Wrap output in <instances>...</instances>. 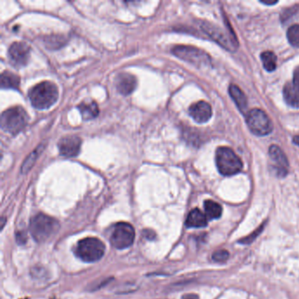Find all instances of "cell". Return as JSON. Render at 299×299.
Returning <instances> with one entry per match:
<instances>
[{"label":"cell","instance_id":"cell-1","mask_svg":"<svg viewBox=\"0 0 299 299\" xmlns=\"http://www.w3.org/2000/svg\"><path fill=\"white\" fill-rule=\"evenodd\" d=\"M58 96L57 85L49 81L42 82L34 86L29 93L32 106L38 110L49 109L57 102Z\"/></svg>","mask_w":299,"mask_h":299},{"label":"cell","instance_id":"cell-2","mask_svg":"<svg viewBox=\"0 0 299 299\" xmlns=\"http://www.w3.org/2000/svg\"><path fill=\"white\" fill-rule=\"evenodd\" d=\"M216 165L223 176H233L241 171L243 163L232 149L220 147L216 151Z\"/></svg>","mask_w":299,"mask_h":299},{"label":"cell","instance_id":"cell-3","mask_svg":"<svg viewBox=\"0 0 299 299\" xmlns=\"http://www.w3.org/2000/svg\"><path fill=\"white\" fill-rule=\"evenodd\" d=\"M30 232L38 242H44L59 228L57 219L46 214L36 215L30 222Z\"/></svg>","mask_w":299,"mask_h":299},{"label":"cell","instance_id":"cell-4","mask_svg":"<svg viewBox=\"0 0 299 299\" xmlns=\"http://www.w3.org/2000/svg\"><path fill=\"white\" fill-rule=\"evenodd\" d=\"M29 122V115L21 106L6 110L1 115V127L9 134H18Z\"/></svg>","mask_w":299,"mask_h":299},{"label":"cell","instance_id":"cell-5","mask_svg":"<svg viewBox=\"0 0 299 299\" xmlns=\"http://www.w3.org/2000/svg\"><path fill=\"white\" fill-rule=\"evenodd\" d=\"M105 250V245L100 239L85 238L78 242L76 253L85 262H95L102 258Z\"/></svg>","mask_w":299,"mask_h":299},{"label":"cell","instance_id":"cell-6","mask_svg":"<svg viewBox=\"0 0 299 299\" xmlns=\"http://www.w3.org/2000/svg\"><path fill=\"white\" fill-rule=\"evenodd\" d=\"M246 124L250 131L258 136L267 135L273 130V125L267 113L257 108L248 112L246 116Z\"/></svg>","mask_w":299,"mask_h":299},{"label":"cell","instance_id":"cell-7","mask_svg":"<svg viewBox=\"0 0 299 299\" xmlns=\"http://www.w3.org/2000/svg\"><path fill=\"white\" fill-rule=\"evenodd\" d=\"M134 239L135 231L133 225L126 222H120L114 226L110 241L117 249H125L132 246Z\"/></svg>","mask_w":299,"mask_h":299},{"label":"cell","instance_id":"cell-8","mask_svg":"<svg viewBox=\"0 0 299 299\" xmlns=\"http://www.w3.org/2000/svg\"><path fill=\"white\" fill-rule=\"evenodd\" d=\"M176 57L196 65L210 64V57L203 50L190 46H176L172 50Z\"/></svg>","mask_w":299,"mask_h":299},{"label":"cell","instance_id":"cell-9","mask_svg":"<svg viewBox=\"0 0 299 299\" xmlns=\"http://www.w3.org/2000/svg\"><path fill=\"white\" fill-rule=\"evenodd\" d=\"M8 55L11 64L15 67H24L29 63L30 48L26 43L17 42L12 44Z\"/></svg>","mask_w":299,"mask_h":299},{"label":"cell","instance_id":"cell-10","mask_svg":"<svg viewBox=\"0 0 299 299\" xmlns=\"http://www.w3.org/2000/svg\"><path fill=\"white\" fill-rule=\"evenodd\" d=\"M82 141L76 135H68L62 138L58 142V148L61 155L65 157H75L81 150Z\"/></svg>","mask_w":299,"mask_h":299},{"label":"cell","instance_id":"cell-11","mask_svg":"<svg viewBox=\"0 0 299 299\" xmlns=\"http://www.w3.org/2000/svg\"><path fill=\"white\" fill-rule=\"evenodd\" d=\"M189 113L191 118L197 123H205L211 119L212 110L207 102L199 101L193 104L189 109Z\"/></svg>","mask_w":299,"mask_h":299},{"label":"cell","instance_id":"cell-12","mask_svg":"<svg viewBox=\"0 0 299 299\" xmlns=\"http://www.w3.org/2000/svg\"><path fill=\"white\" fill-rule=\"evenodd\" d=\"M269 155L274 162V167L277 169L278 175L285 176L288 171V159L281 148L276 145H272L269 148Z\"/></svg>","mask_w":299,"mask_h":299},{"label":"cell","instance_id":"cell-13","mask_svg":"<svg viewBox=\"0 0 299 299\" xmlns=\"http://www.w3.org/2000/svg\"><path fill=\"white\" fill-rule=\"evenodd\" d=\"M137 81L133 75L122 73L116 79V88L122 95L131 94L136 89Z\"/></svg>","mask_w":299,"mask_h":299},{"label":"cell","instance_id":"cell-14","mask_svg":"<svg viewBox=\"0 0 299 299\" xmlns=\"http://www.w3.org/2000/svg\"><path fill=\"white\" fill-rule=\"evenodd\" d=\"M283 97L288 106L299 108V84L292 81L285 85Z\"/></svg>","mask_w":299,"mask_h":299},{"label":"cell","instance_id":"cell-15","mask_svg":"<svg viewBox=\"0 0 299 299\" xmlns=\"http://www.w3.org/2000/svg\"><path fill=\"white\" fill-rule=\"evenodd\" d=\"M186 225L192 228H200L207 225V217L199 209H193L186 218Z\"/></svg>","mask_w":299,"mask_h":299},{"label":"cell","instance_id":"cell-16","mask_svg":"<svg viewBox=\"0 0 299 299\" xmlns=\"http://www.w3.org/2000/svg\"><path fill=\"white\" fill-rule=\"evenodd\" d=\"M229 94L234 101L238 109L244 113L247 107V99L244 92L235 85H231L229 87Z\"/></svg>","mask_w":299,"mask_h":299},{"label":"cell","instance_id":"cell-17","mask_svg":"<svg viewBox=\"0 0 299 299\" xmlns=\"http://www.w3.org/2000/svg\"><path fill=\"white\" fill-rule=\"evenodd\" d=\"M78 110L80 111L82 117L85 120H92L98 116L99 113V106L94 101L82 103L78 106Z\"/></svg>","mask_w":299,"mask_h":299},{"label":"cell","instance_id":"cell-18","mask_svg":"<svg viewBox=\"0 0 299 299\" xmlns=\"http://www.w3.org/2000/svg\"><path fill=\"white\" fill-rule=\"evenodd\" d=\"M20 78L9 71H5L1 75L2 89H17L20 85Z\"/></svg>","mask_w":299,"mask_h":299},{"label":"cell","instance_id":"cell-19","mask_svg":"<svg viewBox=\"0 0 299 299\" xmlns=\"http://www.w3.org/2000/svg\"><path fill=\"white\" fill-rule=\"evenodd\" d=\"M204 211L208 218L216 219V218H220L221 216V205L214 201L206 200L204 202Z\"/></svg>","mask_w":299,"mask_h":299},{"label":"cell","instance_id":"cell-20","mask_svg":"<svg viewBox=\"0 0 299 299\" xmlns=\"http://www.w3.org/2000/svg\"><path fill=\"white\" fill-rule=\"evenodd\" d=\"M260 59L263 64V67L267 71H274L276 69L277 58L273 52L265 51L260 55Z\"/></svg>","mask_w":299,"mask_h":299},{"label":"cell","instance_id":"cell-21","mask_svg":"<svg viewBox=\"0 0 299 299\" xmlns=\"http://www.w3.org/2000/svg\"><path fill=\"white\" fill-rule=\"evenodd\" d=\"M287 38L292 46L299 48V25L295 24L288 29Z\"/></svg>","mask_w":299,"mask_h":299},{"label":"cell","instance_id":"cell-22","mask_svg":"<svg viewBox=\"0 0 299 299\" xmlns=\"http://www.w3.org/2000/svg\"><path fill=\"white\" fill-rule=\"evenodd\" d=\"M41 151H42V148L40 147V148H37L36 151L34 152L33 154H31V155L29 156V159L26 161L24 165L22 166V170H23V171H27V170L30 169V167L35 163L36 159H37L38 155H39L38 154H40V152Z\"/></svg>","mask_w":299,"mask_h":299},{"label":"cell","instance_id":"cell-23","mask_svg":"<svg viewBox=\"0 0 299 299\" xmlns=\"http://www.w3.org/2000/svg\"><path fill=\"white\" fill-rule=\"evenodd\" d=\"M229 253L225 250H218L212 254V259L217 262H224L228 259Z\"/></svg>","mask_w":299,"mask_h":299},{"label":"cell","instance_id":"cell-24","mask_svg":"<svg viewBox=\"0 0 299 299\" xmlns=\"http://www.w3.org/2000/svg\"><path fill=\"white\" fill-rule=\"evenodd\" d=\"M261 230H262V226L258 229V230L253 232V233H252L251 235H249L248 237H246V238H245V239H242V240H241V243H247V244H248V243H251V241H252L253 239H255V238H256L257 234H259Z\"/></svg>","mask_w":299,"mask_h":299},{"label":"cell","instance_id":"cell-25","mask_svg":"<svg viewBox=\"0 0 299 299\" xmlns=\"http://www.w3.org/2000/svg\"><path fill=\"white\" fill-rule=\"evenodd\" d=\"M293 82L299 84V67L295 68V71H294V78H293Z\"/></svg>","mask_w":299,"mask_h":299},{"label":"cell","instance_id":"cell-26","mask_svg":"<svg viewBox=\"0 0 299 299\" xmlns=\"http://www.w3.org/2000/svg\"><path fill=\"white\" fill-rule=\"evenodd\" d=\"M182 299H199L198 296L195 294H187V295H183Z\"/></svg>","mask_w":299,"mask_h":299},{"label":"cell","instance_id":"cell-27","mask_svg":"<svg viewBox=\"0 0 299 299\" xmlns=\"http://www.w3.org/2000/svg\"><path fill=\"white\" fill-rule=\"evenodd\" d=\"M293 141H294V143H295V144L299 145V136L294 138Z\"/></svg>","mask_w":299,"mask_h":299}]
</instances>
